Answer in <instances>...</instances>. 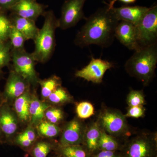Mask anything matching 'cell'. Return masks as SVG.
Instances as JSON below:
<instances>
[{"label":"cell","mask_w":157,"mask_h":157,"mask_svg":"<svg viewBox=\"0 0 157 157\" xmlns=\"http://www.w3.org/2000/svg\"><path fill=\"white\" fill-rule=\"evenodd\" d=\"M43 15L44 24L34 39L35 50L32 53L36 61L40 63L47 62L52 55L56 45V29L59 28L58 20L53 11H46Z\"/></svg>","instance_id":"obj_3"},{"label":"cell","mask_w":157,"mask_h":157,"mask_svg":"<svg viewBox=\"0 0 157 157\" xmlns=\"http://www.w3.org/2000/svg\"><path fill=\"white\" fill-rule=\"evenodd\" d=\"M121 147L115 137L107 134L101 128V137L98 144L99 151H117Z\"/></svg>","instance_id":"obj_21"},{"label":"cell","mask_w":157,"mask_h":157,"mask_svg":"<svg viewBox=\"0 0 157 157\" xmlns=\"http://www.w3.org/2000/svg\"><path fill=\"white\" fill-rule=\"evenodd\" d=\"M157 63V44L135 51L125 64V69L131 76L146 86L155 76Z\"/></svg>","instance_id":"obj_2"},{"label":"cell","mask_w":157,"mask_h":157,"mask_svg":"<svg viewBox=\"0 0 157 157\" xmlns=\"http://www.w3.org/2000/svg\"><path fill=\"white\" fill-rule=\"evenodd\" d=\"M121 150V157H157L156 135L139 134L128 140Z\"/></svg>","instance_id":"obj_4"},{"label":"cell","mask_w":157,"mask_h":157,"mask_svg":"<svg viewBox=\"0 0 157 157\" xmlns=\"http://www.w3.org/2000/svg\"><path fill=\"white\" fill-rule=\"evenodd\" d=\"M39 135L46 138H53L59 134L60 129L56 124L48 121L41 122L37 125Z\"/></svg>","instance_id":"obj_24"},{"label":"cell","mask_w":157,"mask_h":157,"mask_svg":"<svg viewBox=\"0 0 157 157\" xmlns=\"http://www.w3.org/2000/svg\"><path fill=\"white\" fill-rule=\"evenodd\" d=\"M29 83L14 70L10 73L4 90L6 99L13 100L22 95L27 91Z\"/></svg>","instance_id":"obj_14"},{"label":"cell","mask_w":157,"mask_h":157,"mask_svg":"<svg viewBox=\"0 0 157 157\" xmlns=\"http://www.w3.org/2000/svg\"><path fill=\"white\" fill-rule=\"evenodd\" d=\"M0 75H1V72H0Z\"/></svg>","instance_id":"obj_41"},{"label":"cell","mask_w":157,"mask_h":157,"mask_svg":"<svg viewBox=\"0 0 157 157\" xmlns=\"http://www.w3.org/2000/svg\"><path fill=\"white\" fill-rule=\"evenodd\" d=\"M145 111V109L143 106L129 107L125 116L138 118L144 116Z\"/></svg>","instance_id":"obj_32"},{"label":"cell","mask_w":157,"mask_h":157,"mask_svg":"<svg viewBox=\"0 0 157 157\" xmlns=\"http://www.w3.org/2000/svg\"><path fill=\"white\" fill-rule=\"evenodd\" d=\"M38 83L41 86L42 97L48 98L52 93L61 86V81L59 77L53 76L47 79L39 80Z\"/></svg>","instance_id":"obj_22"},{"label":"cell","mask_w":157,"mask_h":157,"mask_svg":"<svg viewBox=\"0 0 157 157\" xmlns=\"http://www.w3.org/2000/svg\"><path fill=\"white\" fill-rule=\"evenodd\" d=\"M85 128L80 121L73 119L65 127L58 146L82 145Z\"/></svg>","instance_id":"obj_10"},{"label":"cell","mask_w":157,"mask_h":157,"mask_svg":"<svg viewBox=\"0 0 157 157\" xmlns=\"http://www.w3.org/2000/svg\"><path fill=\"white\" fill-rule=\"evenodd\" d=\"M20 0H0V10H10Z\"/></svg>","instance_id":"obj_34"},{"label":"cell","mask_w":157,"mask_h":157,"mask_svg":"<svg viewBox=\"0 0 157 157\" xmlns=\"http://www.w3.org/2000/svg\"><path fill=\"white\" fill-rule=\"evenodd\" d=\"M10 19L12 25L23 35L26 41L34 40L39 29L35 21L20 17L13 13Z\"/></svg>","instance_id":"obj_15"},{"label":"cell","mask_w":157,"mask_h":157,"mask_svg":"<svg viewBox=\"0 0 157 157\" xmlns=\"http://www.w3.org/2000/svg\"><path fill=\"white\" fill-rule=\"evenodd\" d=\"M86 0H66L58 20L59 28L67 29L75 26L80 20L86 19L83 9Z\"/></svg>","instance_id":"obj_8"},{"label":"cell","mask_w":157,"mask_h":157,"mask_svg":"<svg viewBox=\"0 0 157 157\" xmlns=\"http://www.w3.org/2000/svg\"><path fill=\"white\" fill-rule=\"evenodd\" d=\"M11 61L14 71L19 74L29 84H36L39 79L35 69L36 60L32 53L25 48L11 50Z\"/></svg>","instance_id":"obj_7"},{"label":"cell","mask_w":157,"mask_h":157,"mask_svg":"<svg viewBox=\"0 0 157 157\" xmlns=\"http://www.w3.org/2000/svg\"><path fill=\"white\" fill-rule=\"evenodd\" d=\"M0 98H1V94H0Z\"/></svg>","instance_id":"obj_40"},{"label":"cell","mask_w":157,"mask_h":157,"mask_svg":"<svg viewBox=\"0 0 157 157\" xmlns=\"http://www.w3.org/2000/svg\"><path fill=\"white\" fill-rule=\"evenodd\" d=\"M2 143V140L0 139V143Z\"/></svg>","instance_id":"obj_39"},{"label":"cell","mask_w":157,"mask_h":157,"mask_svg":"<svg viewBox=\"0 0 157 157\" xmlns=\"http://www.w3.org/2000/svg\"><path fill=\"white\" fill-rule=\"evenodd\" d=\"M57 155L61 157H90L91 155L82 145L56 146Z\"/></svg>","instance_id":"obj_20"},{"label":"cell","mask_w":157,"mask_h":157,"mask_svg":"<svg viewBox=\"0 0 157 157\" xmlns=\"http://www.w3.org/2000/svg\"><path fill=\"white\" fill-rule=\"evenodd\" d=\"M101 128L98 121L93 122L85 130L83 145L90 154L92 155L99 151L98 144L101 137Z\"/></svg>","instance_id":"obj_16"},{"label":"cell","mask_w":157,"mask_h":157,"mask_svg":"<svg viewBox=\"0 0 157 157\" xmlns=\"http://www.w3.org/2000/svg\"><path fill=\"white\" fill-rule=\"evenodd\" d=\"M20 135L23 137L29 139L33 143H35L36 139V135L35 131L31 127H29L24 132L20 134Z\"/></svg>","instance_id":"obj_35"},{"label":"cell","mask_w":157,"mask_h":157,"mask_svg":"<svg viewBox=\"0 0 157 157\" xmlns=\"http://www.w3.org/2000/svg\"><path fill=\"white\" fill-rule=\"evenodd\" d=\"M56 146L46 141H38L34 144L30 149L32 157H48L49 153Z\"/></svg>","instance_id":"obj_23"},{"label":"cell","mask_w":157,"mask_h":157,"mask_svg":"<svg viewBox=\"0 0 157 157\" xmlns=\"http://www.w3.org/2000/svg\"><path fill=\"white\" fill-rule=\"evenodd\" d=\"M129 107L144 106L145 104V97L142 90H132L127 98Z\"/></svg>","instance_id":"obj_29"},{"label":"cell","mask_w":157,"mask_h":157,"mask_svg":"<svg viewBox=\"0 0 157 157\" xmlns=\"http://www.w3.org/2000/svg\"><path fill=\"white\" fill-rule=\"evenodd\" d=\"M12 47L9 40L0 42V70L9 64L11 61Z\"/></svg>","instance_id":"obj_27"},{"label":"cell","mask_w":157,"mask_h":157,"mask_svg":"<svg viewBox=\"0 0 157 157\" xmlns=\"http://www.w3.org/2000/svg\"><path fill=\"white\" fill-rule=\"evenodd\" d=\"M32 98L30 102V119L32 124L37 125L42 122L45 111L50 106L40 101L35 96Z\"/></svg>","instance_id":"obj_18"},{"label":"cell","mask_w":157,"mask_h":157,"mask_svg":"<svg viewBox=\"0 0 157 157\" xmlns=\"http://www.w3.org/2000/svg\"><path fill=\"white\" fill-rule=\"evenodd\" d=\"M61 157L59 156H58V155H57V156H53V157Z\"/></svg>","instance_id":"obj_38"},{"label":"cell","mask_w":157,"mask_h":157,"mask_svg":"<svg viewBox=\"0 0 157 157\" xmlns=\"http://www.w3.org/2000/svg\"><path fill=\"white\" fill-rule=\"evenodd\" d=\"M76 35L75 44L83 48L90 45L107 47L115 39L116 28L119 21L107 7L98 9L88 17Z\"/></svg>","instance_id":"obj_1"},{"label":"cell","mask_w":157,"mask_h":157,"mask_svg":"<svg viewBox=\"0 0 157 157\" xmlns=\"http://www.w3.org/2000/svg\"><path fill=\"white\" fill-rule=\"evenodd\" d=\"M45 116L48 122L56 124L63 120L64 117V113L60 108L52 107L48 108L46 110Z\"/></svg>","instance_id":"obj_31"},{"label":"cell","mask_w":157,"mask_h":157,"mask_svg":"<svg viewBox=\"0 0 157 157\" xmlns=\"http://www.w3.org/2000/svg\"><path fill=\"white\" fill-rule=\"evenodd\" d=\"M90 157H121V155L120 152L117 151L99 150Z\"/></svg>","instance_id":"obj_33"},{"label":"cell","mask_w":157,"mask_h":157,"mask_svg":"<svg viewBox=\"0 0 157 157\" xmlns=\"http://www.w3.org/2000/svg\"><path fill=\"white\" fill-rule=\"evenodd\" d=\"M113 67L114 65L111 62L92 56L89 63L81 70L76 71L75 76L93 83L100 84L103 82L106 71Z\"/></svg>","instance_id":"obj_9"},{"label":"cell","mask_w":157,"mask_h":157,"mask_svg":"<svg viewBox=\"0 0 157 157\" xmlns=\"http://www.w3.org/2000/svg\"><path fill=\"white\" fill-rule=\"evenodd\" d=\"M12 24L10 18L0 10V42L9 40Z\"/></svg>","instance_id":"obj_28"},{"label":"cell","mask_w":157,"mask_h":157,"mask_svg":"<svg viewBox=\"0 0 157 157\" xmlns=\"http://www.w3.org/2000/svg\"><path fill=\"white\" fill-rule=\"evenodd\" d=\"M114 36L130 50L135 51L140 48L137 42L135 26L131 23L119 21L116 28Z\"/></svg>","instance_id":"obj_11"},{"label":"cell","mask_w":157,"mask_h":157,"mask_svg":"<svg viewBox=\"0 0 157 157\" xmlns=\"http://www.w3.org/2000/svg\"><path fill=\"white\" fill-rule=\"evenodd\" d=\"M1 133H2V132H1V130H0V139H1V140H2V139H1Z\"/></svg>","instance_id":"obj_37"},{"label":"cell","mask_w":157,"mask_h":157,"mask_svg":"<svg viewBox=\"0 0 157 157\" xmlns=\"http://www.w3.org/2000/svg\"><path fill=\"white\" fill-rule=\"evenodd\" d=\"M135 26L137 42L140 48L157 43L156 4L149 8Z\"/></svg>","instance_id":"obj_5"},{"label":"cell","mask_w":157,"mask_h":157,"mask_svg":"<svg viewBox=\"0 0 157 157\" xmlns=\"http://www.w3.org/2000/svg\"><path fill=\"white\" fill-rule=\"evenodd\" d=\"M76 112L78 118L81 119H86L94 115V109L91 103L84 101L77 104Z\"/></svg>","instance_id":"obj_30"},{"label":"cell","mask_w":157,"mask_h":157,"mask_svg":"<svg viewBox=\"0 0 157 157\" xmlns=\"http://www.w3.org/2000/svg\"><path fill=\"white\" fill-rule=\"evenodd\" d=\"M17 129V122L9 106L3 104L0 107V130L7 138L14 135Z\"/></svg>","instance_id":"obj_17"},{"label":"cell","mask_w":157,"mask_h":157,"mask_svg":"<svg viewBox=\"0 0 157 157\" xmlns=\"http://www.w3.org/2000/svg\"><path fill=\"white\" fill-rule=\"evenodd\" d=\"M44 10L45 6L36 0H20L10 9L13 14L35 21L40 15H43Z\"/></svg>","instance_id":"obj_12"},{"label":"cell","mask_w":157,"mask_h":157,"mask_svg":"<svg viewBox=\"0 0 157 157\" xmlns=\"http://www.w3.org/2000/svg\"><path fill=\"white\" fill-rule=\"evenodd\" d=\"M31 96L27 90L22 95L16 98L14 109L21 121H26L30 119L29 106Z\"/></svg>","instance_id":"obj_19"},{"label":"cell","mask_w":157,"mask_h":157,"mask_svg":"<svg viewBox=\"0 0 157 157\" xmlns=\"http://www.w3.org/2000/svg\"><path fill=\"white\" fill-rule=\"evenodd\" d=\"M136 1L137 0H111L109 3H106V4L107 6V7L108 10H110V9L113 8L114 4L117 1H120L122 2L128 4L135 3Z\"/></svg>","instance_id":"obj_36"},{"label":"cell","mask_w":157,"mask_h":157,"mask_svg":"<svg viewBox=\"0 0 157 157\" xmlns=\"http://www.w3.org/2000/svg\"><path fill=\"white\" fill-rule=\"evenodd\" d=\"M149 9L144 6H123L119 8L113 7L110 10L119 21H127L135 25Z\"/></svg>","instance_id":"obj_13"},{"label":"cell","mask_w":157,"mask_h":157,"mask_svg":"<svg viewBox=\"0 0 157 157\" xmlns=\"http://www.w3.org/2000/svg\"><path fill=\"white\" fill-rule=\"evenodd\" d=\"M126 117L120 111L107 108L101 111L97 121L101 128L116 138L124 137L128 132Z\"/></svg>","instance_id":"obj_6"},{"label":"cell","mask_w":157,"mask_h":157,"mask_svg":"<svg viewBox=\"0 0 157 157\" xmlns=\"http://www.w3.org/2000/svg\"><path fill=\"white\" fill-rule=\"evenodd\" d=\"M51 103L54 104H62L72 101L70 94L61 86H59L51 94L48 98Z\"/></svg>","instance_id":"obj_25"},{"label":"cell","mask_w":157,"mask_h":157,"mask_svg":"<svg viewBox=\"0 0 157 157\" xmlns=\"http://www.w3.org/2000/svg\"><path fill=\"white\" fill-rule=\"evenodd\" d=\"M9 40L11 43L12 49H21L24 48L25 43L26 41L24 36L18 30L12 25Z\"/></svg>","instance_id":"obj_26"}]
</instances>
